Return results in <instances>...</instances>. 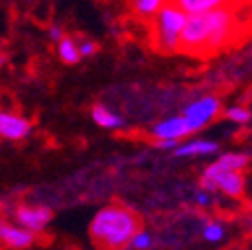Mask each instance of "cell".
<instances>
[{"label":"cell","mask_w":252,"mask_h":250,"mask_svg":"<svg viewBox=\"0 0 252 250\" xmlns=\"http://www.w3.org/2000/svg\"><path fill=\"white\" fill-rule=\"evenodd\" d=\"M140 230V218L124 206L108 204L94 214L90 222V240L98 248H124Z\"/></svg>","instance_id":"obj_1"},{"label":"cell","mask_w":252,"mask_h":250,"mask_svg":"<svg viewBox=\"0 0 252 250\" xmlns=\"http://www.w3.org/2000/svg\"><path fill=\"white\" fill-rule=\"evenodd\" d=\"M234 16H236V4L206 10V12H196V14H186V22L180 32L178 50L186 54L204 56L206 44L214 34V30L230 22Z\"/></svg>","instance_id":"obj_2"},{"label":"cell","mask_w":252,"mask_h":250,"mask_svg":"<svg viewBox=\"0 0 252 250\" xmlns=\"http://www.w3.org/2000/svg\"><path fill=\"white\" fill-rule=\"evenodd\" d=\"M184 22H186V12L172 2H166L150 18V36L154 48L160 52H178Z\"/></svg>","instance_id":"obj_3"},{"label":"cell","mask_w":252,"mask_h":250,"mask_svg":"<svg viewBox=\"0 0 252 250\" xmlns=\"http://www.w3.org/2000/svg\"><path fill=\"white\" fill-rule=\"evenodd\" d=\"M220 112V102L218 98L214 96H204L196 102H192L190 106L184 108V120L188 124V128H190V132H196L200 128H204L208 122H212Z\"/></svg>","instance_id":"obj_4"},{"label":"cell","mask_w":252,"mask_h":250,"mask_svg":"<svg viewBox=\"0 0 252 250\" xmlns=\"http://www.w3.org/2000/svg\"><path fill=\"white\" fill-rule=\"evenodd\" d=\"M246 164H248V156H244V154L228 152V154H224V156H220V158H218L216 162H212V164L204 170L202 180H200L202 190H204V192H210V184H212L214 176H218L220 172L242 170V168H246Z\"/></svg>","instance_id":"obj_5"},{"label":"cell","mask_w":252,"mask_h":250,"mask_svg":"<svg viewBox=\"0 0 252 250\" xmlns=\"http://www.w3.org/2000/svg\"><path fill=\"white\" fill-rule=\"evenodd\" d=\"M52 218V210L48 206H20L16 210V222L28 230L42 232L44 226L50 222Z\"/></svg>","instance_id":"obj_6"},{"label":"cell","mask_w":252,"mask_h":250,"mask_svg":"<svg viewBox=\"0 0 252 250\" xmlns=\"http://www.w3.org/2000/svg\"><path fill=\"white\" fill-rule=\"evenodd\" d=\"M150 134L154 140H180L192 132L188 128L184 116H174V118H166L158 124H154Z\"/></svg>","instance_id":"obj_7"},{"label":"cell","mask_w":252,"mask_h":250,"mask_svg":"<svg viewBox=\"0 0 252 250\" xmlns=\"http://www.w3.org/2000/svg\"><path fill=\"white\" fill-rule=\"evenodd\" d=\"M32 124L26 118L10 112H0V136L6 140H22L30 134Z\"/></svg>","instance_id":"obj_8"},{"label":"cell","mask_w":252,"mask_h":250,"mask_svg":"<svg viewBox=\"0 0 252 250\" xmlns=\"http://www.w3.org/2000/svg\"><path fill=\"white\" fill-rule=\"evenodd\" d=\"M0 242L8 248H26L34 242V232L24 226H10L8 222H0Z\"/></svg>","instance_id":"obj_9"},{"label":"cell","mask_w":252,"mask_h":250,"mask_svg":"<svg viewBox=\"0 0 252 250\" xmlns=\"http://www.w3.org/2000/svg\"><path fill=\"white\" fill-rule=\"evenodd\" d=\"M212 190H220L228 196H240L244 190V178L240 174V170H228V172H220L218 176H214L212 184H210V192Z\"/></svg>","instance_id":"obj_10"},{"label":"cell","mask_w":252,"mask_h":250,"mask_svg":"<svg viewBox=\"0 0 252 250\" xmlns=\"http://www.w3.org/2000/svg\"><path fill=\"white\" fill-rule=\"evenodd\" d=\"M168 2L176 4L182 8L186 14H196V12H206L214 8H222V6H232L238 0H168Z\"/></svg>","instance_id":"obj_11"},{"label":"cell","mask_w":252,"mask_h":250,"mask_svg":"<svg viewBox=\"0 0 252 250\" xmlns=\"http://www.w3.org/2000/svg\"><path fill=\"white\" fill-rule=\"evenodd\" d=\"M90 112H92L94 122L100 124L102 128L116 130V128H122V126H124V120H122L118 114H114L112 110H108V108H104V106H100V104L92 106V110H90Z\"/></svg>","instance_id":"obj_12"},{"label":"cell","mask_w":252,"mask_h":250,"mask_svg":"<svg viewBox=\"0 0 252 250\" xmlns=\"http://www.w3.org/2000/svg\"><path fill=\"white\" fill-rule=\"evenodd\" d=\"M58 56L60 60L64 62V64H76V62L80 60V50H78V44L64 36L62 40H58Z\"/></svg>","instance_id":"obj_13"},{"label":"cell","mask_w":252,"mask_h":250,"mask_svg":"<svg viewBox=\"0 0 252 250\" xmlns=\"http://www.w3.org/2000/svg\"><path fill=\"white\" fill-rule=\"evenodd\" d=\"M166 2H168V0H132V8H134V12L140 18L150 20Z\"/></svg>","instance_id":"obj_14"},{"label":"cell","mask_w":252,"mask_h":250,"mask_svg":"<svg viewBox=\"0 0 252 250\" xmlns=\"http://www.w3.org/2000/svg\"><path fill=\"white\" fill-rule=\"evenodd\" d=\"M218 146L214 142H204V140H196V142H186L182 146L176 148V156H196V154H210L214 152Z\"/></svg>","instance_id":"obj_15"},{"label":"cell","mask_w":252,"mask_h":250,"mask_svg":"<svg viewBox=\"0 0 252 250\" xmlns=\"http://www.w3.org/2000/svg\"><path fill=\"white\" fill-rule=\"evenodd\" d=\"M222 236H224V228L220 224H216V222H210L204 228V238L208 242H218V240H222Z\"/></svg>","instance_id":"obj_16"},{"label":"cell","mask_w":252,"mask_h":250,"mask_svg":"<svg viewBox=\"0 0 252 250\" xmlns=\"http://www.w3.org/2000/svg\"><path fill=\"white\" fill-rule=\"evenodd\" d=\"M152 244V240H150V234L148 232H144V230H138L132 238H130V242H128V246H132V248H138V250H142V248H148Z\"/></svg>","instance_id":"obj_17"},{"label":"cell","mask_w":252,"mask_h":250,"mask_svg":"<svg viewBox=\"0 0 252 250\" xmlns=\"http://www.w3.org/2000/svg\"><path fill=\"white\" fill-rule=\"evenodd\" d=\"M226 116H228L230 120H234V122H246V120L250 118V112H248L246 108L232 106V108H228V110H226Z\"/></svg>","instance_id":"obj_18"},{"label":"cell","mask_w":252,"mask_h":250,"mask_svg":"<svg viewBox=\"0 0 252 250\" xmlns=\"http://www.w3.org/2000/svg\"><path fill=\"white\" fill-rule=\"evenodd\" d=\"M78 50H80V56H90V54H94V52L98 50V44H94V42H82L78 46Z\"/></svg>","instance_id":"obj_19"},{"label":"cell","mask_w":252,"mask_h":250,"mask_svg":"<svg viewBox=\"0 0 252 250\" xmlns=\"http://www.w3.org/2000/svg\"><path fill=\"white\" fill-rule=\"evenodd\" d=\"M48 32H50V38H52L54 42H58V40H62V38H64V32H62V30H60L58 26H50V30H48Z\"/></svg>","instance_id":"obj_20"},{"label":"cell","mask_w":252,"mask_h":250,"mask_svg":"<svg viewBox=\"0 0 252 250\" xmlns=\"http://www.w3.org/2000/svg\"><path fill=\"white\" fill-rule=\"evenodd\" d=\"M176 144H178V140H154V146L156 148H172Z\"/></svg>","instance_id":"obj_21"},{"label":"cell","mask_w":252,"mask_h":250,"mask_svg":"<svg viewBox=\"0 0 252 250\" xmlns=\"http://www.w3.org/2000/svg\"><path fill=\"white\" fill-rule=\"evenodd\" d=\"M196 200H198V204H206V202H208V196H206V194H198Z\"/></svg>","instance_id":"obj_22"},{"label":"cell","mask_w":252,"mask_h":250,"mask_svg":"<svg viewBox=\"0 0 252 250\" xmlns=\"http://www.w3.org/2000/svg\"><path fill=\"white\" fill-rule=\"evenodd\" d=\"M240 2H242V4H248V6L252 8V0H240Z\"/></svg>","instance_id":"obj_23"}]
</instances>
